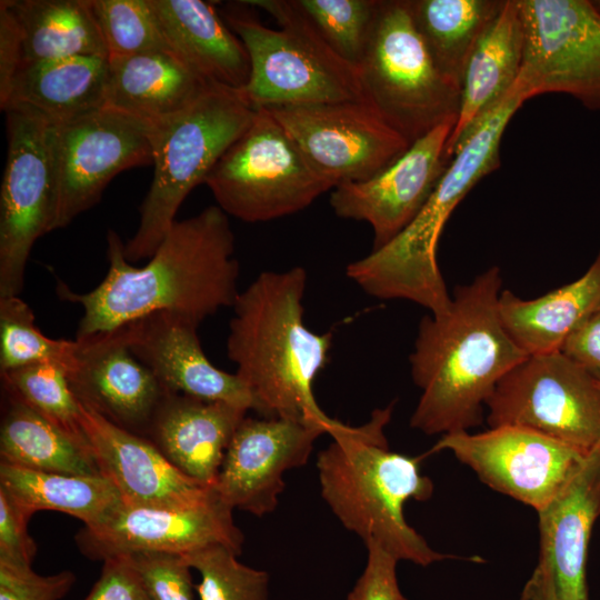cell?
Returning <instances> with one entry per match:
<instances>
[{
  "label": "cell",
  "mask_w": 600,
  "mask_h": 600,
  "mask_svg": "<svg viewBox=\"0 0 600 600\" xmlns=\"http://www.w3.org/2000/svg\"><path fill=\"white\" fill-rule=\"evenodd\" d=\"M109 268L92 290L77 293L59 283L60 298L82 307L77 339L116 331L157 312H168L196 326L222 308H232L240 290L239 261L228 214L209 206L176 220L142 267L124 256L120 236L108 230Z\"/></svg>",
  "instance_id": "cell-1"
},
{
  "label": "cell",
  "mask_w": 600,
  "mask_h": 600,
  "mask_svg": "<svg viewBox=\"0 0 600 600\" xmlns=\"http://www.w3.org/2000/svg\"><path fill=\"white\" fill-rule=\"evenodd\" d=\"M501 286L492 266L457 287L444 313L421 319L409 356L421 390L411 428L443 436L481 424L498 382L528 357L501 320Z\"/></svg>",
  "instance_id": "cell-2"
},
{
  "label": "cell",
  "mask_w": 600,
  "mask_h": 600,
  "mask_svg": "<svg viewBox=\"0 0 600 600\" xmlns=\"http://www.w3.org/2000/svg\"><path fill=\"white\" fill-rule=\"evenodd\" d=\"M307 281L300 266L259 273L232 306L227 356L260 416L319 422L329 432L338 420L322 411L312 388L329 360L332 333L303 322Z\"/></svg>",
  "instance_id": "cell-3"
},
{
  "label": "cell",
  "mask_w": 600,
  "mask_h": 600,
  "mask_svg": "<svg viewBox=\"0 0 600 600\" xmlns=\"http://www.w3.org/2000/svg\"><path fill=\"white\" fill-rule=\"evenodd\" d=\"M393 404L376 409L362 426L340 421L328 432L317 470L321 497L349 531L372 541L396 559L427 567L451 556L433 550L404 519L410 499L427 500L433 484L420 473L419 459L389 450L384 428Z\"/></svg>",
  "instance_id": "cell-4"
},
{
  "label": "cell",
  "mask_w": 600,
  "mask_h": 600,
  "mask_svg": "<svg viewBox=\"0 0 600 600\" xmlns=\"http://www.w3.org/2000/svg\"><path fill=\"white\" fill-rule=\"evenodd\" d=\"M529 100L517 79L506 97L456 150L414 219L389 243L348 264L346 274L367 294L407 300L431 314L451 302L437 260L442 230L468 192L500 166V144L511 118Z\"/></svg>",
  "instance_id": "cell-5"
},
{
  "label": "cell",
  "mask_w": 600,
  "mask_h": 600,
  "mask_svg": "<svg viewBox=\"0 0 600 600\" xmlns=\"http://www.w3.org/2000/svg\"><path fill=\"white\" fill-rule=\"evenodd\" d=\"M244 44L256 108L363 101L359 71L321 38L294 0H247L222 14Z\"/></svg>",
  "instance_id": "cell-6"
},
{
  "label": "cell",
  "mask_w": 600,
  "mask_h": 600,
  "mask_svg": "<svg viewBox=\"0 0 600 600\" xmlns=\"http://www.w3.org/2000/svg\"><path fill=\"white\" fill-rule=\"evenodd\" d=\"M256 113L257 108L242 90L211 83L190 107L154 124L153 178L140 206L138 228L124 243L129 262L154 253L187 196L204 183Z\"/></svg>",
  "instance_id": "cell-7"
},
{
  "label": "cell",
  "mask_w": 600,
  "mask_h": 600,
  "mask_svg": "<svg viewBox=\"0 0 600 600\" xmlns=\"http://www.w3.org/2000/svg\"><path fill=\"white\" fill-rule=\"evenodd\" d=\"M358 71L363 101L410 144L457 121L460 88L433 62L409 0H380Z\"/></svg>",
  "instance_id": "cell-8"
},
{
  "label": "cell",
  "mask_w": 600,
  "mask_h": 600,
  "mask_svg": "<svg viewBox=\"0 0 600 600\" xmlns=\"http://www.w3.org/2000/svg\"><path fill=\"white\" fill-rule=\"evenodd\" d=\"M204 183L217 206L244 222H266L309 207L332 186L308 164L266 108L227 149Z\"/></svg>",
  "instance_id": "cell-9"
},
{
  "label": "cell",
  "mask_w": 600,
  "mask_h": 600,
  "mask_svg": "<svg viewBox=\"0 0 600 600\" xmlns=\"http://www.w3.org/2000/svg\"><path fill=\"white\" fill-rule=\"evenodd\" d=\"M489 428L519 426L589 453L600 438V387L563 352L528 356L486 403Z\"/></svg>",
  "instance_id": "cell-10"
},
{
  "label": "cell",
  "mask_w": 600,
  "mask_h": 600,
  "mask_svg": "<svg viewBox=\"0 0 600 600\" xmlns=\"http://www.w3.org/2000/svg\"><path fill=\"white\" fill-rule=\"evenodd\" d=\"M154 124L111 107L52 126L54 218L69 226L99 202L120 172L152 164Z\"/></svg>",
  "instance_id": "cell-11"
},
{
  "label": "cell",
  "mask_w": 600,
  "mask_h": 600,
  "mask_svg": "<svg viewBox=\"0 0 600 600\" xmlns=\"http://www.w3.org/2000/svg\"><path fill=\"white\" fill-rule=\"evenodd\" d=\"M8 151L0 192V298L19 296L36 241L52 231V124L6 112Z\"/></svg>",
  "instance_id": "cell-12"
},
{
  "label": "cell",
  "mask_w": 600,
  "mask_h": 600,
  "mask_svg": "<svg viewBox=\"0 0 600 600\" xmlns=\"http://www.w3.org/2000/svg\"><path fill=\"white\" fill-rule=\"evenodd\" d=\"M523 26L519 79L529 99L563 93L600 111V12L590 0H517Z\"/></svg>",
  "instance_id": "cell-13"
},
{
  "label": "cell",
  "mask_w": 600,
  "mask_h": 600,
  "mask_svg": "<svg viewBox=\"0 0 600 600\" xmlns=\"http://www.w3.org/2000/svg\"><path fill=\"white\" fill-rule=\"evenodd\" d=\"M266 109L310 168L332 188L372 177L410 146L364 101Z\"/></svg>",
  "instance_id": "cell-14"
},
{
  "label": "cell",
  "mask_w": 600,
  "mask_h": 600,
  "mask_svg": "<svg viewBox=\"0 0 600 600\" xmlns=\"http://www.w3.org/2000/svg\"><path fill=\"white\" fill-rule=\"evenodd\" d=\"M451 451L493 490L538 512L578 469L588 453L519 426H498L479 433L441 436L429 453Z\"/></svg>",
  "instance_id": "cell-15"
},
{
  "label": "cell",
  "mask_w": 600,
  "mask_h": 600,
  "mask_svg": "<svg viewBox=\"0 0 600 600\" xmlns=\"http://www.w3.org/2000/svg\"><path fill=\"white\" fill-rule=\"evenodd\" d=\"M232 509L216 494L189 508L130 507L120 502L108 516L76 536L81 552L91 560L137 552L186 554L221 544L240 554L244 542Z\"/></svg>",
  "instance_id": "cell-16"
},
{
  "label": "cell",
  "mask_w": 600,
  "mask_h": 600,
  "mask_svg": "<svg viewBox=\"0 0 600 600\" xmlns=\"http://www.w3.org/2000/svg\"><path fill=\"white\" fill-rule=\"evenodd\" d=\"M324 424L278 417H244L226 451L214 490L232 510L256 517L274 511L283 476L307 463Z\"/></svg>",
  "instance_id": "cell-17"
},
{
  "label": "cell",
  "mask_w": 600,
  "mask_h": 600,
  "mask_svg": "<svg viewBox=\"0 0 600 600\" xmlns=\"http://www.w3.org/2000/svg\"><path fill=\"white\" fill-rule=\"evenodd\" d=\"M454 124L436 127L372 177L332 189L330 206L338 217L371 226L372 250L394 239L427 202L450 161L447 143Z\"/></svg>",
  "instance_id": "cell-18"
},
{
  "label": "cell",
  "mask_w": 600,
  "mask_h": 600,
  "mask_svg": "<svg viewBox=\"0 0 600 600\" xmlns=\"http://www.w3.org/2000/svg\"><path fill=\"white\" fill-rule=\"evenodd\" d=\"M81 410L94 462L122 503L181 509L202 504L216 494L213 486L183 473L148 438L116 426L86 404L81 403Z\"/></svg>",
  "instance_id": "cell-19"
},
{
  "label": "cell",
  "mask_w": 600,
  "mask_h": 600,
  "mask_svg": "<svg viewBox=\"0 0 600 600\" xmlns=\"http://www.w3.org/2000/svg\"><path fill=\"white\" fill-rule=\"evenodd\" d=\"M198 326L168 312H157L118 329L129 350L156 376L166 391L206 401L254 409L248 387L207 358Z\"/></svg>",
  "instance_id": "cell-20"
},
{
  "label": "cell",
  "mask_w": 600,
  "mask_h": 600,
  "mask_svg": "<svg viewBox=\"0 0 600 600\" xmlns=\"http://www.w3.org/2000/svg\"><path fill=\"white\" fill-rule=\"evenodd\" d=\"M79 362L68 376L78 400L116 426L148 436L166 393L119 331L77 339Z\"/></svg>",
  "instance_id": "cell-21"
},
{
  "label": "cell",
  "mask_w": 600,
  "mask_h": 600,
  "mask_svg": "<svg viewBox=\"0 0 600 600\" xmlns=\"http://www.w3.org/2000/svg\"><path fill=\"white\" fill-rule=\"evenodd\" d=\"M600 514V450L592 449L552 499L538 511L540 557L563 600H588L586 567Z\"/></svg>",
  "instance_id": "cell-22"
},
{
  "label": "cell",
  "mask_w": 600,
  "mask_h": 600,
  "mask_svg": "<svg viewBox=\"0 0 600 600\" xmlns=\"http://www.w3.org/2000/svg\"><path fill=\"white\" fill-rule=\"evenodd\" d=\"M247 410L166 391L148 439L187 476L214 486L226 451Z\"/></svg>",
  "instance_id": "cell-23"
},
{
  "label": "cell",
  "mask_w": 600,
  "mask_h": 600,
  "mask_svg": "<svg viewBox=\"0 0 600 600\" xmlns=\"http://www.w3.org/2000/svg\"><path fill=\"white\" fill-rule=\"evenodd\" d=\"M108 81L107 58L26 62L0 107L4 112H22L58 126L106 107Z\"/></svg>",
  "instance_id": "cell-24"
},
{
  "label": "cell",
  "mask_w": 600,
  "mask_h": 600,
  "mask_svg": "<svg viewBox=\"0 0 600 600\" xmlns=\"http://www.w3.org/2000/svg\"><path fill=\"white\" fill-rule=\"evenodd\" d=\"M523 46L518 1L506 0L466 64L460 81L459 113L447 143L449 160L516 83L521 72Z\"/></svg>",
  "instance_id": "cell-25"
},
{
  "label": "cell",
  "mask_w": 600,
  "mask_h": 600,
  "mask_svg": "<svg viewBox=\"0 0 600 600\" xmlns=\"http://www.w3.org/2000/svg\"><path fill=\"white\" fill-rule=\"evenodd\" d=\"M176 54L210 83L242 90L250 59L240 38L202 0H150Z\"/></svg>",
  "instance_id": "cell-26"
},
{
  "label": "cell",
  "mask_w": 600,
  "mask_h": 600,
  "mask_svg": "<svg viewBox=\"0 0 600 600\" xmlns=\"http://www.w3.org/2000/svg\"><path fill=\"white\" fill-rule=\"evenodd\" d=\"M108 60L106 106L153 124L190 107L211 84L171 53Z\"/></svg>",
  "instance_id": "cell-27"
},
{
  "label": "cell",
  "mask_w": 600,
  "mask_h": 600,
  "mask_svg": "<svg viewBox=\"0 0 600 600\" xmlns=\"http://www.w3.org/2000/svg\"><path fill=\"white\" fill-rule=\"evenodd\" d=\"M600 308V250L577 280L539 298L522 299L510 290L499 298L509 334L528 354L561 351L569 336Z\"/></svg>",
  "instance_id": "cell-28"
},
{
  "label": "cell",
  "mask_w": 600,
  "mask_h": 600,
  "mask_svg": "<svg viewBox=\"0 0 600 600\" xmlns=\"http://www.w3.org/2000/svg\"><path fill=\"white\" fill-rule=\"evenodd\" d=\"M22 36L23 62L109 58L91 0H7Z\"/></svg>",
  "instance_id": "cell-29"
},
{
  "label": "cell",
  "mask_w": 600,
  "mask_h": 600,
  "mask_svg": "<svg viewBox=\"0 0 600 600\" xmlns=\"http://www.w3.org/2000/svg\"><path fill=\"white\" fill-rule=\"evenodd\" d=\"M0 487L31 518L40 510H54L92 527L121 501L113 484L102 476H72L32 470L0 462Z\"/></svg>",
  "instance_id": "cell-30"
},
{
  "label": "cell",
  "mask_w": 600,
  "mask_h": 600,
  "mask_svg": "<svg viewBox=\"0 0 600 600\" xmlns=\"http://www.w3.org/2000/svg\"><path fill=\"white\" fill-rule=\"evenodd\" d=\"M7 394L0 430L1 461L44 472L101 476L87 448L22 400Z\"/></svg>",
  "instance_id": "cell-31"
},
{
  "label": "cell",
  "mask_w": 600,
  "mask_h": 600,
  "mask_svg": "<svg viewBox=\"0 0 600 600\" xmlns=\"http://www.w3.org/2000/svg\"><path fill=\"white\" fill-rule=\"evenodd\" d=\"M506 0H409L413 22L441 73L460 81L480 37Z\"/></svg>",
  "instance_id": "cell-32"
},
{
  "label": "cell",
  "mask_w": 600,
  "mask_h": 600,
  "mask_svg": "<svg viewBox=\"0 0 600 600\" xmlns=\"http://www.w3.org/2000/svg\"><path fill=\"white\" fill-rule=\"evenodd\" d=\"M77 340L52 339L36 326L30 306L19 296L0 298V371L53 363L71 374L78 367Z\"/></svg>",
  "instance_id": "cell-33"
},
{
  "label": "cell",
  "mask_w": 600,
  "mask_h": 600,
  "mask_svg": "<svg viewBox=\"0 0 600 600\" xmlns=\"http://www.w3.org/2000/svg\"><path fill=\"white\" fill-rule=\"evenodd\" d=\"M1 378L7 392L22 400L90 451L81 423V403L63 368L53 363H37L2 372Z\"/></svg>",
  "instance_id": "cell-34"
},
{
  "label": "cell",
  "mask_w": 600,
  "mask_h": 600,
  "mask_svg": "<svg viewBox=\"0 0 600 600\" xmlns=\"http://www.w3.org/2000/svg\"><path fill=\"white\" fill-rule=\"evenodd\" d=\"M91 8L109 58L151 52L177 56L150 0H91Z\"/></svg>",
  "instance_id": "cell-35"
},
{
  "label": "cell",
  "mask_w": 600,
  "mask_h": 600,
  "mask_svg": "<svg viewBox=\"0 0 600 600\" xmlns=\"http://www.w3.org/2000/svg\"><path fill=\"white\" fill-rule=\"evenodd\" d=\"M326 43L358 69L366 52L380 0H294Z\"/></svg>",
  "instance_id": "cell-36"
},
{
  "label": "cell",
  "mask_w": 600,
  "mask_h": 600,
  "mask_svg": "<svg viewBox=\"0 0 600 600\" xmlns=\"http://www.w3.org/2000/svg\"><path fill=\"white\" fill-rule=\"evenodd\" d=\"M200 574L194 584L200 600H268L269 574L246 566L238 553L221 544L181 554Z\"/></svg>",
  "instance_id": "cell-37"
},
{
  "label": "cell",
  "mask_w": 600,
  "mask_h": 600,
  "mask_svg": "<svg viewBox=\"0 0 600 600\" xmlns=\"http://www.w3.org/2000/svg\"><path fill=\"white\" fill-rule=\"evenodd\" d=\"M128 556L151 600H194L191 568L181 554L137 552Z\"/></svg>",
  "instance_id": "cell-38"
},
{
  "label": "cell",
  "mask_w": 600,
  "mask_h": 600,
  "mask_svg": "<svg viewBox=\"0 0 600 600\" xmlns=\"http://www.w3.org/2000/svg\"><path fill=\"white\" fill-rule=\"evenodd\" d=\"M76 579L68 570L42 576L32 566L0 561V600H60Z\"/></svg>",
  "instance_id": "cell-39"
},
{
  "label": "cell",
  "mask_w": 600,
  "mask_h": 600,
  "mask_svg": "<svg viewBox=\"0 0 600 600\" xmlns=\"http://www.w3.org/2000/svg\"><path fill=\"white\" fill-rule=\"evenodd\" d=\"M366 547L364 569L346 600H409L398 583L399 560L376 542L370 541Z\"/></svg>",
  "instance_id": "cell-40"
},
{
  "label": "cell",
  "mask_w": 600,
  "mask_h": 600,
  "mask_svg": "<svg viewBox=\"0 0 600 600\" xmlns=\"http://www.w3.org/2000/svg\"><path fill=\"white\" fill-rule=\"evenodd\" d=\"M29 520L0 487V561L32 566L37 546L28 532Z\"/></svg>",
  "instance_id": "cell-41"
},
{
  "label": "cell",
  "mask_w": 600,
  "mask_h": 600,
  "mask_svg": "<svg viewBox=\"0 0 600 600\" xmlns=\"http://www.w3.org/2000/svg\"><path fill=\"white\" fill-rule=\"evenodd\" d=\"M83 600H151L128 554L107 558Z\"/></svg>",
  "instance_id": "cell-42"
},
{
  "label": "cell",
  "mask_w": 600,
  "mask_h": 600,
  "mask_svg": "<svg viewBox=\"0 0 600 600\" xmlns=\"http://www.w3.org/2000/svg\"><path fill=\"white\" fill-rule=\"evenodd\" d=\"M23 62L22 36L7 0L0 1V102Z\"/></svg>",
  "instance_id": "cell-43"
},
{
  "label": "cell",
  "mask_w": 600,
  "mask_h": 600,
  "mask_svg": "<svg viewBox=\"0 0 600 600\" xmlns=\"http://www.w3.org/2000/svg\"><path fill=\"white\" fill-rule=\"evenodd\" d=\"M561 352L589 371L600 370V308L569 336Z\"/></svg>",
  "instance_id": "cell-44"
},
{
  "label": "cell",
  "mask_w": 600,
  "mask_h": 600,
  "mask_svg": "<svg viewBox=\"0 0 600 600\" xmlns=\"http://www.w3.org/2000/svg\"><path fill=\"white\" fill-rule=\"evenodd\" d=\"M520 598L521 600H563L558 596L549 572L540 564H537L524 583Z\"/></svg>",
  "instance_id": "cell-45"
},
{
  "label": "cell",
  "mask_w": 600,
  "mask_h": 600,
  "mask_svg": "<svg viewBox=\"0 0 600 600\" xmlns=\"http://www.w3.org/2000/svg\"><path fill=\"white\" fill-rule=\"evenodd\" d=\"M592 373V376L594 377L598 386L600 387V370H597V371H590Z\"/></svg>",
  "instance_id": "cell-46"
},
{
  "label": "cell",
  "mask_w": 600,
  "mask_h": 600,
  "mask_svg": "<svg viewBox=\"0 0 600 600\" xmlns=\"http://www.w3.org/2000/svg\"><path fill=\"white\" fill-rule=\"evenodd\" d=\"M593 4L598 9V11L600 12V0H593Z\"/></svg>",
  "instance_id": "cell-47"
},
{
  "label": "cell",
  "mask_w": 600,
  "mask_h": 600,
  "mask_svg": "<svg viewBox=\"0 0 600 600\" xmlns=\"http://www.w3.org/2000/svg\"><path fill=\"white\" fill-rule=\"evenodd\" d=\"M592 449H598V450H600V438H599L598 442L596 443V446H594Z\"/></svg>",
  "instance_id": "cell-48"
}]
</instances>
